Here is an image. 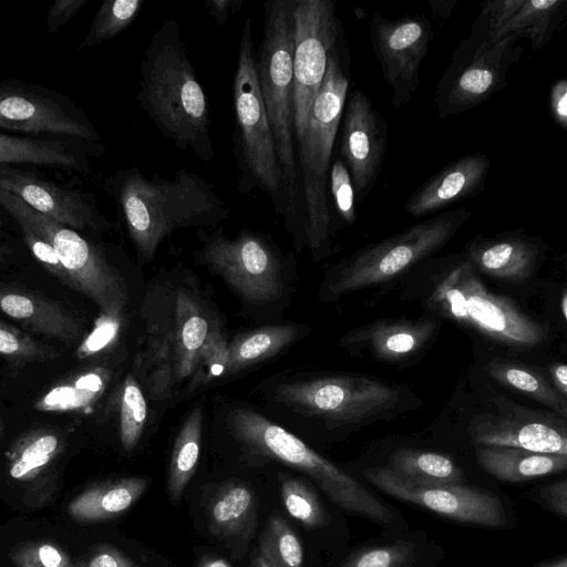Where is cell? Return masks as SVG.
Here are the masks:
<instances>
[{
    "label": "cell",
    "instance_id": "6125c7cd",
    "mask_svg": "<svg viewBox=\"0 0 567 567\" xmlns=\"http://www.w3.org/2000/svg\"><path fill=\"white\" fill-rule=\"evenodd\" d=\"M1 225H2V220H1V218H0V227H1Z\"/></svg>",
    "mask_w": 567,
    "mask_h": 567
},
{
    "label": "cell",
    "instance_id": "8d00e7d4",
    "mask_svg": "<svg viewBox=\"0 0 567 567\" xmlns=\"http://www.w3.org/2000/svg\"><path fill=\"white\" fill-rule=\"evenodd\" d=\"M144 3V0L103 1L80 49L101 44L118 35L135 20Z\"/></svg>",
    "mask_w": 567,
    "mask_h": 567
},
{
    "label": "cell",
    "instance_id": "5b68a950",
    "mask_svg": "<svg viewBox=\"0 0 567 567\" xmlns=\"http://www.w3.org/2000/svg\"><path fill=\"white\" fill-rule=\"evenodd\" d=\"M348 86L349 78L336 48L328 58L326 74L303 131L296 138L305 209V245L315 261L331 252L328 173Z\"/></svg>",
    "mask_w": 567,
    "mask_h": 567
},
{
    "label": "cell",
    "instance_id": "f5cc1de1",
    "mask_svg": "<svg viewBox=\"0 0 567 567\" xmlns=\"http://www.w3.org/2000/svg\"><path fill=\"white\" fill-rule=\"evenodd\" d=\"M551 384L565 398H567V365L555 363L550 367Z\"/></svg>",
    "mask_w": 567,
    "mask_h": 567
},
{
    "label": "cell",
    "instance_id": "f907efd6",
    "mask_svg": "<svg viewBox=\"0 0 567 567\" xmlns=\"http://www.w3.org/2000/svg\"><path fill=\"white\" fill-rule=\"evenodd\" d=\"M86 567H142L130 558L124 556L120 550L110 546L97 548L92 555Z\"/></svg>",
    "mask_w": 567,
    "mask_h": 567
},
{
    "label": "cell",
    "instance_id": "7bdbcfd3",
    "mask_svg": "<svg viewBox=\"0 0 567 567\" xmlns=\"http://www.w3.org/2000/svg\"><path fill=\"white\" fill-rule=\"evenodd\" d=\"M330 192L338 215L347 225L357 220L355 195L347 165L341 158L333 162L329 171Z\"/></svg>",
    "mask_w": 567,
    "mask_h": 567
},
{
    "label": "cell",
    "instance_id": "74e56055",
    "mask_svg": "<svg viewBox=\"0 0 567 567\" xmlns=\"http://www.w3.org/2000/svg\"><path fill=\"white\" fill-rule=\"evenodd\" d=\"M147 420V401L138 380L127 374L120 396V439L126 452L138 443Z\"/></svg>",
    "mask_w": 567,
    "mask_h": 567
},
{
    "label": "cell",
    "instance_id": "60d3db41",
    "mask_svg": "<svg viewBox=\"0 0 567 567\" xmlns=\"http://www.w3.org/2000/svg\"><path fill=\"white\" fill-rule=\"evenodd\" d=\"M0 354L16 361H44L54 349L35 341L22 330L0 320Z\"/></svg>",
    "mask_w": 567,
    "mask_h": 567
},
{
    "label": "cell",
    "instance_id": "f6af8a7d",
    "mask_svg": "<svg viewBox=\"0 0 567 567\" xmlns=\"http://www.w3.org/2000/svg\"><path fill=\"white\" fill-rule=\"evenodd\" d=\"M523 2L524 0H494L483 2L482 11L471 30L487 38L491 42H496L499 32L517 12Z\"/></svg>",
    "mask_w": 567,
    "mask_h": 567
},
{
    "label": "cell",
    "instance_id": "4dcf8cb0",
    "mask_svg": "<svg viewBox=\"0 0 567 567\" xmlns=\"http://www.w3.org/2000/svg\"><path fill=\"white\" fill-rule=\"evenodd\" d=\"M296 326H267L238 334L227 347L224 375L234 374L267 360L289 346L298 336Z\"/></svg>",
    "mask_w": 567,
    "mask_h": 567
},
{
    "label": "cell",
    "instance_id": "9f6ffc18",
    "mask_svg": "<svg viewBox=\"0 0 567 567\" xmlns=\"http://www.w3.org/2000/svg\"><path fill=\"white\" fill-rule=\"evenodd\" d=\"M250 567H270V565L266 561V559L258 551L252 560Z\"/></svg>",
    "mask_w": 567,
    "mask_h": 567
},
{
    "label": "cell",
    "instance_id": "681fc988",
    "mask_svg": "<svg viewBox=\"0 0 567 567\" xmlns=\"http://www.w3.org/2000/svg\"><path fill=\"white\" fill-rule=\"evenodd\" d=\"M548 106L555 123L567 130V80L557 79L549 91Z\"/></svg>",
    "mask_w": 567,
    "mask_h": 567
},
{
    "label": "cell",
    "instance_id": "4fadbf2b",
    "mask_svg": "<svg viewBox=\"0 0 567 567\" xmlns=\"http://www.w3.org/2000/svg\"><path fill=\"white\" fill-rule=\"evenodd\" d=\"M518 42L513 34L491 42L471 32L455 49L436 86L435 104L440 117L468 111L503 90L511 66L522 55L523 47Z\"/></svg>",
    "mask_w": 567,
    "mask_h": 567
},
{
    "label": "cell",
    "instance_id": "f1b7e54d",
    "mask_svg": "<svg viewBox=\"0 0 567 567\" xmlns=\"http://www.w3.org/2000/svg\"><path fill=\"white\" fill-rule=\"evenodd\" d=\"M110 380V371L95 367L76 372L55 383L35 402L40 412H82L96 403Z\"/></svg>",
    "mask_w": 567,
    "mask_h": 567
},
{
    "label": "cell",
    "instance_id": "f35d334b",
    "mask_svg": "<svg viewBox=\"0 0 567 567\" xmlns=\"http://www.w3.org/2000/svg\"><path fill=\"white\" fill-rule=\"evenodd\" d=\"M280 494L288 514L308 528L327 524V512L313 488L298 477H284Z\"/></svg>",
    "mask_w": 567,
    "mask_h": 567
},
{
    "label": "cell",
    "instance_id": "52a82bcc",
    "mask_svg": "<svg viewBox=\"0 0 567 567\" xmlns=\"http://www.w3.org/2000/svg\"><path fill=\"white\" fill-rule=\"evenodd\" d=\"M235 130L233 153L238 169L237 190L247 195L257 189L286 215L281 171L275 152L256 69V48L249 17L241 31L233 81Z\"/></svg>",
    "mask_w": 567,
    "mask_h": 567
},
{
    "label": "cell",
    "instance_id": "d590c367",
    "mask_svg": "<svg viewBox=\"0 0 567 567\" xmlns=\"http://www.w3.org/2000/svg\"><path fill=\"white\" fill-rule=\"evenodd\" d=\"M259 553L270 567H303L299 537L280 516H271L259 542Z\"/></svg>",
    "mask_w": 567,
    "mask_h": 567
},
{
    "label": "cell",
    "instance_id": "d6a6232c",
    "mask_svg": "<svg viewBox=\"0 0 567 567\" xmlns=\"http://www.w3.org/2000/svg\"><path fill=\"white\" fill-rule=\"evenodd\" d=\"M203 409L196 405L183 422L171 455L168 467V493L176 502L193 477L200 454Z\"/></svg>",
    "mask_w": 567,
    "mask_h": 567
},
{
    "label": "cell",
    "instance_id": "6da1fadb",
    "mask_svg": "<svg viewBox=\"0 0 567 567\" xmlns=\"http://www.w3.org/2000/svg\"><path fill=\"white\" fill-rule=\"evenodd\" d=\"M165 271L147 288L141 307L143 336L134 360L151 400L172 399L189 386L202 351L219 323L190 278Z\"/></svg>",
    "mask_w": 567,
    "mask_h": 567
},
{
    "label": "cell",
    "instance_id": "2e32d148",
    "mask_svg": "<svg viewBox=\"0 0 567 567\" xmlns=\"http://www.w3.org/2000/svg\"><path fill=\"white\" fill-rule=\"evenodd\" d=\"M370 38L383 78L392 89V106L402 109L419 89L420 66L433 39L431 23L422 16L392 20L375 13Z\"/></svg>",
    "mask_w": 567,
    "mask_h": 567
},
{
    "label": "cell",
    "instance_id": "30bf717a",
    "mask_svg": "<svg viewBox=\"0 0 567 567\" xmlns=\"http://www.w3.org/2000/svg\"><path fill=\"white\" fill-rule=\"evenodd\" d=\"M195 258L220 276L244 300L254 305L276 301L284 291L286 258L270 236L243 228L236 237L223 226L198 229Z\"/></svg>",
    "mask_w": 567,
    "mask_h": 567
},
{
    "label": "cell",
    "instance_id": "91938a15",
    "mask_svg": "<svg viewBox=\"0 0 567 567\" xmlns=\"http://www.w3.org/2000/svg\"><path fill=\"white\" fill-rule=\"evenodd\" d=\"M3 432H4V424H3L2 419L0 417V443H1V440L3 436Z\"/></svg>",
    "mask_w": 567,
    "mask_h": 567
},
{
    "label": "cell",
    "instance_id": "c3c4849f",
    "mask_svg": "<svg viewBox=\"0 0 567 567\" xmlns=\"http://www.w3.org/2000/svg\"><path fill=\"white\" fill-rule=\"evenodd\" d=\"M534 496L559 516H567V481L565 478L539 488Z\"/></svg>",
    "mask_w": 567,
    "mask_h": 567
},
{
    "label": "cell",
    "instance_id": "7c38bea8",
    "mask_svg": "<svg viewBox=\"0 0 567 567\" xmlns=\"http://www.w3.org/2000/svg\"><path fill=\"white\" fill-rule=\"evenodd\" d=\"M275 399L330 425H355L399 406V388L360 374H337L279 384Z\"/></svg>",
    "mask_w": 567,
    "mask_h": 567
},
{
    "label": "cell",
    "instance_id": "484cf974",
    "mask_svg": "<svg viewBox=\"0 0 567 567\" xmlns=\"http://www.w3.org/2000/svg\"><path fill=\"white\" fill-rule=\"evenodd\" d=\"M483 470L505 482H524L563 472L567 455L545 454L506 446H482L476 451Z\"/></svg>",
    "mask_w": 567,
    "mask_h": 567
},
{
    "label": "cell",
    "instance_id": "1f68e13d",
    "mask_svg": "<svg viewBox=\"0 0 567 567\" xmlns=\"http://www.w3.org/2000/svg\"><path fill=\"white\" fill-rule=\"evenodd\" d=\"M401 476L422 485L462 484L464 473L450 457L435 452L399 449L388 465Z\"/></svg>",
    "mask_w": 567,
    "mask_h": 567
},
{
    "label": "cell",
    "instance_id": "4316f807",
    "mask_svg": "<svg viewBox=\"0 0 567 567\" xmlns=\"http://www.w3.org/2000/svg\"><path fill=\"white\" fill-rule=\"evenodd\" d=\"M62 435L52 429H35L21 435L6 452L10 477L22 484L43 478L64 449Z\"/></svg>",
    "mask_w": 567,
    "mask_h": 567
},
{
    "label": "cell",
    "instance_id": "7402d4cb",
    "mask_svg": "<svg viewBox=\"0 0 567 567\" xmlns=\"http://www.w3.org/2000/svg\"><path fill=\"white\" fill-rule=\"evenodd\" d=\"M465 250V258L477 272L516 282L534 272L544 254V244L539 238L515 230L476 237Z\"/></svg>",
    "mask_w": 567,
    "mask_h": 567
},
{
    "label": "cell",
    "instance_id": "b9f144b4",
    "mask_svg": "<svg viewBox=\"0 0 567 567\" xmlns=\"http://www.w3.org/2000/svg\"><path fill=\"white\" fill-rule=\"evenodd\" d=\"M19 225L23 240L30 249L33 257L54 277H56L63 285L73 289L70 276L62 266L58 255L51 243L41 234L35 231L31 225L25 220L14 217Z\"/></svg>",
    "mask_w": 567,
    "mask_h": 567
},
{
    "label": "cell",
    "instance_id": "836d02e7",
    "mask_svg": "<svg viewBox=\"0 0 567 567\" xmlns=\"http://www.w3.org/2000/svg\"><path fill=\"white\" fill-rule=\"evenodd\" d=\"M485 370L498 383L548 406L566 419L567 398L536 370L504 360L491 361Z\"/></svg>",
    "mask_w": 567,
    "mask_h": 567
},
{
    "label": "cell",
    "instance_id": "8992f818",
    "mask_svg": "<svg viewBox=\"0 0 567 567\" xmlns=\"http://www.w3.org/2000/svg\"><path fill=\"white\" fill-rule=\"evenodd\" d=\"M227 424L247 453L305 473L333 503L348 512L379 524L391 522V511L354 477L260 413L237 408L229 413Z\"/></svg>",
    "mask_w": 567,
    "mask_h": 567
},
{
    "label": "cell",
    "instance_id": "f546056e",
    "mask_svg": "<svg viewBox=\"0 0 567 567\" xmlns=\"http://www.w3.org/2000/svg\"><path fill=\"white\" fill-rule=\"evenodd\" d=\"M566 16L567 0H524L499 32L497 41L513 34L527 40L534 50H540L553 39Z\"/></svg>",
    "mask_w": 567,
    "mask_h": 567
},
{
    "label": "cell",
    "instance_id": "44dd1931",
    "mask_svg": "<svg viewBox=\"0 0 567 567\" xmlns=\"http://www.w3.org/2000/svg\"><path fill=\"white\" fill-rule=\"evenodd\" d=\"M491 159L482 153L450 163L411 193L405 212L415 218L436 213L485 189Z\"/></svg>",
    "mask_w": 567,
    "mask_h": 567
},
{
    "label": "cell",
    "instance_id": "ab89813d",
    "mask_svg": "<svg viewBox=\"0 0 567 567\" xmlns=\"http://www.w3.org/2000/svg\"><path fill=\"white\" fill-rule=\"evenodd\" d=\"M415 561V545L398 542L353 551L339 567H414Z\"/></svg>",
    "mask_w": 567,
    "mask_h": 567
},
{
    "label": "cell",
    "instance_id": "db71d44e",
    "mask_svg": "<svg viewBox=\"0 0 567 567\" xmlns=\"http://www.w3.org/2000/svg\"><path fill=\"white\" fill-rule=\"evenodd\" d=\"M457 0H431L429 4L435 18L446 20L450 18L451 12Z\"/></svg>",
    "mask_w": 567,
    "mask_h": 567
},
{
    "label": "cell",
    "instance_id": "e0dca14e",
    "mask_svg": "<svg viewBox=\"0 0 567 567\" xmlns=\"http://www.w3.org/2000/svg\"><path fill=\"white\" fill-rule=\"evenodd\" d=\"M340 152L361 203L373 188L382 169L388 127L382 114L361 90L354 91L343 109Z\"/></svg>",
    "mask_w": 567,
    "mask_h": 567
},
{
    "label": "cell",
    "instance_id": "94428289",
    "mask_svg": "<svg viewBox=\"0 0 567 567\" xmlns=\"http://www.w3.org/2000/svg\"><path fill=\"white\" fill-rule=\"evenodd\" d=\"M3 254H4V250H3L2 247H0V261H1L2 257H3Z\"/></svg>",
    "mask_w": 567,
    "mask_h": 567
},
{
    "label": "cell",
    "instance_id": "11a10c76",
    "mask_svg": "<svg viewBox=\"0 0 567 567\" xmlns=\"http://www.w3.org/2000/svg\"><path fill=\"white\" fill-rule=\"evenodd\" d=\"M198 567H230V565L223 558L207 557L200 561Z\"/></svg>",
    "mask_w": 567,
    "mask_h": 567
},
{
    "label": "cell",
    "instance_id": "cb8c5ba5",
    "mask_svg": "<svg viewBox=\"0 0 567 567\" xmlns=\"http://www.w3.org/2000/svg\"><path fill=\"white\" fill-rule=\"evenodd\" d=\"M0 311L35 333L63 341H73L82 332L60 303L21 289L0 286Z\"/></svg>",
    "mask_w": 567,
    "mask_h": 567
},
{
    "label": "cell",
    "instance_id": "9c48e42d",
    "mask_svg": "<svg viewBox=\"0 0 567 567\" xmlns=\"http://www.w3.org/2000/svg\"><path fill=\"white\" fill-rule=\"evenodd\" d=\"M429 302L442 316L512 348H533L547 331L513 300L493 293L464 257L437 282Z\"/></svg>",
    "mask_w": 567,
    "mask_h": 567
},
{
    "label": "cell",
    "instance_id": "5bb4252c",
    "mask_svg": "<svg viewBox=\"0 0 567 567\" xmlns=\"http://www.w3.org/2000/svg\"><path fill=\"white\" fill-rule=\"evenodd\" d=\"M295 140L303 131L323 81L328 58L337 48L340 21L333 0H292Z\"/></svg>",
    "mask_w": 567,
    "mask_h": 567
},
{
    "label": "cell",
    "instance_id": "8fae6325",
    "mask_svg": "<svg viewBox=\"0 0 567 567\" xmlns=\"http://www.w3.org/2000/svg\"><path fill=\"white\" fill-rule=\"evenodd\" d=\"M0 206L13 218L25 220L53 246L71 278L73 289L91 299L100 313L122 316L128 301L126 284L105 252L69 228L32 209L0 187Z\"/></svg>",
    "mask_w": 567,
    "mask_h": 567
},
{
    "label": "cell",
    "instance_id": "603a6c76",
    "mask_svg": "<svg viewBox=\"0 0 567 567\" xmlns=\"http://www.w3.org/2000/svg\"><path fill=\"white\" fill-rule=\"evenodd\" d=\"M435 328L431 320L382 319L350 331L341 339V344L353 354L361 351L373 360L395 363L423 349Z\"/></svg>",
    "mask_w": 567,
    "mask_h": 567
},
{
    "label": "cell",
    "instance_id": "ee69618b",
    "mask_svg": "<svg viewBox=\"0 0 567 567\" xmlns=\"http://www.w3.org/2000/svg\"><path fill=\"white\" fill-rule=\"evenodd\" d=\"M16 567H71L69 556L47 542L25 543L11 553Z\"/></svg>",
    "mask_w": 567,
    "mask_h": 567
},
{
    "label": "cell",
    "instance_id": "d6986e66",
    "mask_svg": "<svg viewBox=\"0 0 567 567\" xmlns=\"http://www.w3.org/2000/svg\"><path fill=\"white\" fill-rule=\"evenodd\" d=\"M0 187L18 196L32 209L69 228L99 231L111 227L92 198L60 187L33 173L0 165Z\"/></svg>",
    "mask_w": 567,
    "mask_h": 567
},
{
    "label": "cell",
    "instance_id": "3957f363",
    "mask_svg": "<svg viewBox=\"0 0 567 567\" xmlns=\"http://www.w3.org/2000/svg\"><path fill=\"white\" fill-rule=\"evenodd\" d=\"M110 186L127 235L144 261L151 260L174 231L214 229L229 214L213 183L186 166L171 179L156 173L145 175L137 167L118 169Z\"/></svg>",
    "mask_w": 567,
    "mask_h": 567
},
{
    "label": "cell",
    "instance_id": "680465c9",
    "mask_svg": "<svg viewBox=\"0 0 567 567\" xmlns=\"http://www.w3.org/2000/svg\"><path fill=\"white\" fill-rule=\"evenodd\" d=\"M546 567H567V559L561 558L559 560H556V561L547 565Z\"/></svg>",
    "mask_w": 567,
    "mask_h": 567
},
{
    "label": "cell",
    "instance_id": "d4e9b609",
    "mask_svg": "<svg viewBox=\"0 0 567 567\" xmlns=\"http://www.w3.org/2000/svg\"><path fill=\"white\" fill-rule=\"evenodd\" d=\"M147 477H124L91 486L68 505L76 522H101L127 511L147 489Z\"/></svg>",
    "mask_w": 567,
    "mask_h": 567
},
{
    "label": "cell",
    "instance_id": "ac0fdd59",
    "mask_svg": "<svg viewBox=\"0 0 567 567\" xmlns=\"http://www.w3.org/2000/svg\"><path fill=\"white\" fill-rule=\"evenodd\" d=\"M470 433L482 446H506L545 454L567 455L565 419L523 408L485 413L476 416Z\"/></svg>",
    "mask_w": 567,
    "mask_h": 567
},
{
    "label": "cell",
    "instance_id": "e575fe53",
    "mask_svg": "<svg viewBox=\"0 0 567 567\" xmlns=\"http://www.w3.org/2000/svg\"><path fill=\"white\" fill-rule=\"evenodd\" d=\"M35 164L81 168V159L55 140L16 137L0 133V165Z\"/></svg>",
    "mask_w": 567,
    "mask_h": 567
},
{
    "label": "cell",
    "instance_id": "ba28073f",
    "mask_svg": "<svg viewBox=\"0 0 567 567\" xmlns=\"http://www.w3.org/2000/svg\"><path fill=\"white\" fill-rule=\"evenodd\" d=\"M470 217L465 207L443 212L353 252L330 270L323 297L334 300L399 277L443 248Z\"/></svg>",
    "mask_w": 567,
    "mask_h": 567
},
{
    "label": "cell",
    "instance_id": "ffe728a7",
    "mask_svg": "<svg viewBox=\"0 0 567 567\" xmlns=\"http://www.w3.org/2000/svg\"><path fill=\"white\" fill-rule=\"evenodd\" d=\"M0 127L32 134H59L92 143L101 141L93 126L58 101L21 87H0Z\"/></svg>",
    "mask_w": 567,
    "mask_h": 567
},
{
    "label": "cell",
    "instance_id": "7a4b0ae2",
    "mask_svg": "<svg viewBox=\"0 0 567 567\" xmlns=\"http://www.w3.org/2000/svg\"><path fill=\"white\" fill-rule=\"evenodd\" d=\"M138 87L140 107L163 138L203 162L215 158L209 104L177 20L166 19L152 34Z\"/></svg>",
    "mask_w": 567,
    "mask_h": 567
},
{
    "label": "cell",
    "instance_id": "9a60e30c",
    "mask_svg": "<svg viewBox=\"0 0 567 567\" xmlns=\"http://www.w3.org/2000/svg\"><path fill=\"white\" fill-rule=\"evenodd\" d=\"M368 482L379 489L443 516L485 527H503L505 513L499 498L493 493L462 484H416L386 466L363 471Z\"/></svg>",
    "mask_w": 567,
    "mask_h": 567
},
{
    "label": "cell",
    "instance_id": "277c9868",
    "mask_svg": "<svg viewBox=\"0 0 567 567\" xmlns=\"http://www.w3.org/2000/svg\"><path fill=\"white\" fill-rule=\"evenodd\" d=\"M292 0L265 2V22L256 69L281 171L286 229L297 248L305 245V209L293 125Z\"/></svg>",
    "mask_w": 567,
    "mask_h": 567
},
{
    "label": "cell",
    "instance_id": "816d5d0a",
    "mask_svg": "<svg viewBox=\"0 0 567 567\" xmlns=\"http://www.w3.org/2000/svg\"><path fill=\"white\" fill-rule=\"evenodd\" d=\"M243 4L244 0H207L205 8L215 23L221 27Z\"/></svg>",
    "mask_w": 567,
    "mask_h": 567
},
{
    "label": "cell",
    "instance_id": "bcb514c9",
    "mask_svg": "<svg viewBox=\"0 0 567 567\" xmlns=\"http://www.w3.org/2000/svg\"><path fill=\"white\" fill-rule=\"evenodd\" d=\"M122 316L100 313L90 333L76 348L80 360L99 354L107 349L118 334Z\"/></svg>",
    "mask_w": 567,
    "mask_h": 567
},
{
    "label": "cell",
    "instance_id": "6f0895ef",
    "mask_svg": "<svg viewBox=\"0 0 567 567\" xmlns=\"http://www.w3.org/2000/svg\"><path fill=\"white\" fill-rule=\"evenodd\" d=\"M561 312H563V317L566 319V317H567V295H566V292H564L563 297H561Z\"/></svg>",
    "mask_w": 567,
    "mask_h": 567
},
{
    "label": "cell",
    "instance_id": "7dc6e473",
    "mask_svg": "<svg viewBox=\"0 0 567 567\" xmlns=\"http://www.w3.org/2000/svg\"><path fill=\"white\" fill-rule=\"evenodd\" d=\"M87 0H55L47 14V25L51 33L56 32L71 20Z\"/></svg>",
    "mask_w": 567,
    "mask_h": 567
},
{
    "label": "cell",
    "instance_id": "83f0119b",
    "mask_svg": "<svg viewBox=\"0 0 567 567\" xmlns=\"http://www.w3.org/2000/svg\"><path fill=\"white\" fill-rule=\"evenodd\" d=\"M210 530L223 538H246L256 518V496L243 482H228L219 487L208 505Z\"/></svg>",
    "mask_w": 567,
    "mask_h": 567
}]
</instances>
